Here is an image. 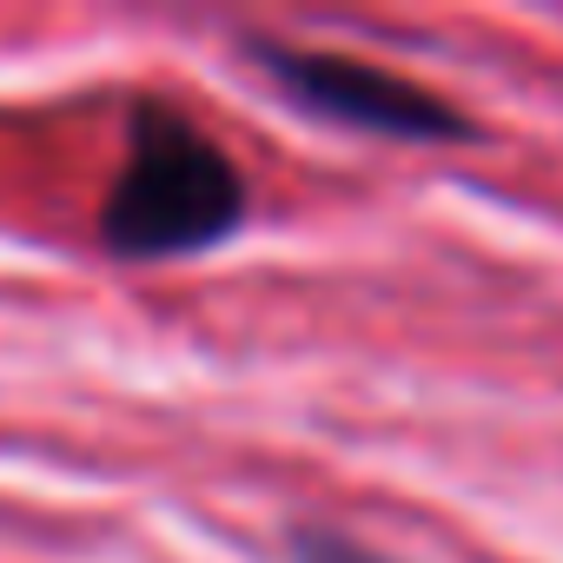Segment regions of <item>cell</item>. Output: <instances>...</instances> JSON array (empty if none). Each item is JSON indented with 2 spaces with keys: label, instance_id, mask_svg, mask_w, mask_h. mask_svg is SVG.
Masks as SVG:
<instances>
[{
  "label": "cell",
  "instance_id": "6da1fadb",
  "mask_svg": "<svg viewBox=\"0 0 563 563\" xmlns=\"http://www.w3.org/2000/svg\"><path fill=\"white\" fill-rule=\"evenodd\" d=\"M239 159L173 100H133L126 146L100 206V245L120 265H173L225 245L245 225Z\"/></svg>",
  "mask_w": 563,
  "mask_h": 563
},
{
  "label": "cell",
  "instance_id": "7a4b0ae2",
  "mask_svg": "<svg viewBox=\"0 0 563 563\" xmlns=\"http://www.w3.org/2000/svg\"><path fill=\"white\" fill-rule=\"evenodd\" d=\"M239 54L278 100H292L312 120H332V126H352L372 140H405V146L477 140V120L457 100H444V93L378 67V60H358L339 47H299V41H278V34H245Z\"/></svg>",
  "mask_w": 563,
  "mask_h": 563
},
{
  "label": "cell",
  "instance_id": "3957f363",
  "mask_svg": "<svg viewBox=\"0 0 563 563\" xmlns=\"http://www.w3.org/2000/svg\"><path fill=\"white\" fill-rule=\"evenodd\" d=\"M286 563H398V556H385L378 543H365L352 530H332V523H292L286 530Z\"/></svg>",
  "mask_w": 563,
  "mask_h": 563
}]
</instances>
